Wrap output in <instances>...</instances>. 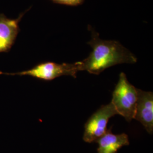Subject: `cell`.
<instances>
[{"label":"cell","mask_w":153,"mask_h":153,"mask_svg":"<svg viewBox=\"0 0 153 153\" xmlns=\"http://www.w3.org/2000/svg\"><path fill=\"white\" fill-rule=\"evenodd\" d=\"M96 142L99 144L98 153H116L122 147L129 145L127 134H115L111 132V129Z\"/></svg>","instance_id":"52a82bcc"},{"label":"cell","mask_w":153,"mask_h":153,"mask_svg":"<svg viewBox=\"0 0 153 153\" xmlns=\"http://www.w3.org/2000/svg\"><path fill=\"white\" fill-rule=\"evenodd\" d=\"M23 14L16 19H9L0 14V53L7 52L11 49L19 33V23Z\"/></svg>","instance_id":"8992f818"},{"label":"cell","mask_w":153,"mask_h":153,"mask_svg":"<svg viewBox=\"0 0 153 153\" xmlns=\"http://www.w3.org/2000/svg\"><path fill=\"white\" fill-rule=\"evenodd\" d=\"M84 0H56L55 3L69 6L79 5Z\"/></svg>","instance_id":"ba28073f"},{"label":"cell","mask_w":153,"mask_h":153,"mask_svg":"<svg viewBox=\"0 0 153 153\" xmlns=\"http://www.w3.org/2000/svg\"><path fill=\"white\" fill-rule=\"evenodd\" d=\"M81 71V63L58 64L53 62L40 63L33 68L17 73H2L0 74L7 76H28L44 81H52L63 76H71L76 78V73Z\"/></svg>","instance_id":"3957f363"},{"label":"cell","mask_w":153,"mask_h":153,"mask_svg":"<svg viewBox=\"0 0 153 153\" xmlns=\"http://www.w3.org/2000/svg\"><path fill=\"white\" fill-rule=\"evenodd\" d=\"M137 89L128 81L126 74L121 73L111 103L117 115L122 116L128 121L134 119L138 99Z\"/></svg>","instance_id":"7a4b0ae2"},{"label":"cell","mask_w":153,"mask_h":153,"mask_svg":"<svg viewBox=\"0 0 153 153\" xmlns=\"http://www.w3.org/2000/svg\"><path fill=\"white\" fill-rule=\"evenodd\" d=\"M52 1H53V2H56V0H52Z\"/></svg>","instance_id":"9c48e42d"},{"label":"cell","mask_w":153,"mask_h":153,"mask_svg":"<svg viewBox=\"0 0 153 153\" xmlns=\"http://www.w3.org/2000/svg\"><path fill=\"white\" fill-rule=\"evenodd\" d=\"M138 99L134 119L142 124L149 133L153 131V94L137 89Z\"/></svg>","instance_id":"5b68a950"},{"label":"cell","mask_w":153,"mask_h":153,"mask_svg":"<svg viewBox=\"0 0 153 153\" xmlns=\"http://www.w3.org/2000/svg\"><path fill=\"white\" fill-rule=\"evenodd\" d=\"M91 39L88 42L92 52L85 60L80 61L81 71L99 74L105 69L121 64H134L136 57L117 41L104 40L91 30Z\"/></svg>","instance_id":"6da1fadb"},{"label":"cell","mask_w":153,"mask_h":153,"mask_svg":"<svg viewBox=\"0 0 153 153\" xmlns=\"http://www.w3.org/2000/svg\"><path fill=\"white\" fill-rule=\"evenodd\" d=\"M116 115L117 114L111 103L102 105L91 115L85 125L83 136L84 141L88 143L97 142L109 130L107 129L108 122L111 117Z\"/></svg>","instance_id":"277c9868"}]
</instances>
